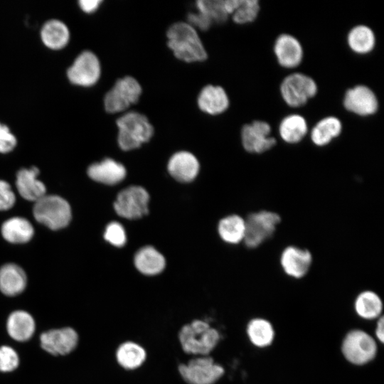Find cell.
Here are the masks:
<instances>
[{
  "instance_id": "d6986e66",
  "label": "cell",
  "mask_w": 384,
  "mask_h": 384,
  "mask_svg": "<svg viewBox=\"0 0 384 384\" xmlns=\"http://www.w3.org/2000/svg\"><path fill=\"white\" fill-rule=\"evenodd\" d=\"M87 174L95 181L114 185L125 178L126 169L122 164L114 159H105L90 165L87 169Z\"/></svg>"
},
{
  "instance_id": "9c48e42d",
  "label": "cell",
  "mask_w": 384,
  "mask_h": 384,
  "mask_svg": "<svg viewBox=\"0 0 384 384\" xmlns=\"http://www.w3.org/2000/svg\"><path fill=\"white\" fill-rule=\"evenodd\" d=\"M149 196L142 187L132 186L120 191L114 203L115 212L127 219H137L148 211Z\"/></svg>"
},
{
  "instance_id": "44dd1931",
  "label": "cell",
  "mask_w": 384,
  "mask_h": 384,
  "mask_svg": "<svg viewBox=\"0 0 384 384\" xmlns=\"http://www.w3.org/2000/svg\"><path fill=\"white\" fill-rule=\"evenodd\" d=\"M35 329V321L33 316L26 311H13L7 319V333L11 338L16 341H28L33 336Z\"/></svg>"
},
{
  "instance_id": "f35d334b",
  "label": "cell",
  "mask_w": 384,
  "mask_h": 384,
  "mask_svg": "<svg viewBox=\"0 0 384 384\" xmlns=\"http://www.w3.org/2000/svg\"><path fill=\"white\" fill-rule=\"evenodd\" d=\"M187 19L189 25L193 28H198L201 31H207L213 24L209 18L198 11V13L188 14Z\"/></svg>"
},
{
  "instance_id": "4316f807",
  "label": "cell",
  "mask_w": 384,
  "mask_h": 384,
  "mask_svg": "<svg viewBox=\"0 0 384 384\" xmlns=\"http://www.w3.org/2000/svg\"><path fill=\"white\" fill-rule=\"evenodd\" d=\"M225 7L233 21L239 24L254 21L260 11L257 0H225Z\"/></svg>"
},
{
  "instance_id": "cb8c5ba5",
  "label": "cell",
  "mask_w": 384,
  "mask_h": 384,
  "mask_svg": "<svg viewBox=\"0 0 384 384\" xmlns=\"http://www.w3.org/2000/svg\"><path fill=\"white\" fill-rule=\"evenodd\" d=\"M41 37L47 47L58 50L67 45L70 39V32L63 22L58 19H51L42 26Z\"/></svg>"
},
{
  "instance_id": "1f68e13d",
  "label": "cell",
  "mask_w": 384,
  "mask_h": 384,
  "mask_svg": "<svg viewBox=\"0 0 384 384\" xmlns=\"http://www.w3.org/2000/svg\"><path fill=\"white\" fill-rule=\"evenodd\" d=\"M247 333L250 341L261 348L270 346L274 336L272 324L263 319L251 320L247 325Z\"/></svg>"
},
{
  "instance_id": "3957f363",
  "label": "cell",
  "mask_w": 384,
  "mask_h": 384,
  "mask_svg": "<svg viewBox=\"0 0 384 384\" xmlns=\"http://www.w3.org/2000/svg\"><path fill=\"white\" fill-rule=\"evenodd\" d=\"M218 332L207 323L196 320L182 327L179 340L187 353L208 355L217 345Z\"/></svg>"
},
{
  "instance_id": "d6a6232c",
  "label": "cell",
  "mask_w": 384,
  "mask_h": 384,
  "mask_svg": "<svg viewBox=\"0 0 384 384\" xmlns=\"http://www.w3.org/2000/svg\"><path fill=\"white\" fill-rule=\"evenodd\" d=\"M146 358L144 349L133 342H125L117 349L118 363L126 369H134L140 366Z\"/></svg>"
},
{
  "instance_id": "30bf717a",
  "label": "cell",
  "mask_w": 384,
  "mask_h": 384,
  "mask_svg": "<svg viewBox=\"0 0 384 384\" xmlns=\"http://www.w3.org/2000/svg\"><path fill=\"white\" fill-rule=\"evenodd\" d=\"M183 378L189 384H213L224 373V369L210 357L190 361L178 367Z\"/></svg>"
},
{
  "instance_id": "4fadbf2b",
  "label": "cell",
  "mask_w": 384,
  "mask_h": 384,
  "mask_svg": "<svg viewBox=\"0 0 384 384\" xmlns=\"http://www.w3.org/2000/svg\"><path fill=\"white\" fill-rule=\"evenodd\" d=\"M78 343V335L71 327L50 329L40 335L41 347L53 356L70 353Z\"/></svg>"
},
{
  "instance_id": "e575fe53",
  "label": "cell",
  "mask_w": 384,
  "mask_h": 384,
  "mask_svg": "<svg viewBox=\"0 0 384 384\" xmlns=\"http://www.w3.org/2000/svg\"><path fill=\"white\" fill-rule=\"evenodd\" d=\"M19 365V357L10 346L0 347V372L8 373L16 370Z\"/></svg>"
},
{
  "instance_id": "8fae6325",
  "label": "cell",
  "mask_w": 384,
  "mask_h": 384,
  "mask_svg": "<svg viewBox=\"0 0 384 384\" xmlns=\"http://www.w3.org/2000/svg\"><path fill=\"white\" fill-rule=\"evenodd\" d=\"M100 73V63L97 57L92 52L85 50L76 57L69 67L67 76L72 83L88 87L97 82Z\"/></svg>"
},
{
  "instance_id": "83f0119b",
  "label": "cell",
  "mask_w": 384,
  "mask_h": 384,
  "mask_svg": "<svg viewBox=\"0 0 384 384\" xmlns=\"http://www.w3.org/2000/svg\"><path fill=\"white\" fill-rule=\"evenodd\" d=\"M33 228L28 220L21 217L11 218L1 227L3 237L12 243H23L31 239Z\"/></svg>"
},
{
  "instance_id": "8d00e7d4",
  "label": "cell",
  "mask_w": 384,
  "mask_h": 384,
  "mask_svg": "<svg viewBox=\"0 0 384 384\" xmlns=\"http://www.w3.org/2000/svg\"><path fill=\"white\" fill-rule=\"evenodd\" d=\"M16 139L9 128L0 122V152L7 153L14 149Z\"/></svg>"
},
{
  "instance_id": "4dcf8cb0",
  "label": "cell",
  "mask_w": 384,
  "mask_h": 384,
  "mask_svg": "<svg viewBox=\"0 0 384 384\" xmlns=\"http://www.w3.org/2000/svg\"><path fill=\"white\" fill-rule=\"evenodd\" d=\"M354 306L357 314L366 319L378 317L383 309L380 297L370 290L361 292L355 300Z\"/></svg>"
},
{
  "instance_id": "ffe728a7",
  "label": "cell",
  "mask_w": 384,
  "mask_h": 384,
  "mask_svg": "<svg viewBox=\"0 0 384 384\" xmlns=\"http://www.w3.org/2000/svg\"><path fill=\"white\" fill-rule=\"evenodd\" d=\"M198 105L208 114H221L229 106L228 96L223 87L209 85L201 90L198 97Z\"/></svg>"
},
{
  "instance_id": "f1b7e54d",
  "label": "cell",
  "mask_w": 384,
  "mask_h": 384,
  "mask_svg": "<svg viewBox=\"0 0 384 384\" xmlns=\"http://www.w3.org/2000/svg\"><path fill=\"white\" fill-rule=\"evenodd\" d=\"M347 43L354 53L360 55L367 54L375 47V36L370 27L366 25H358L348 32Z\"/></svg>"
},
{
  "instance_id": "5b68a950",
  "label": "cell",
  "mask_w": 384,
  "mask_h": 384,
  "mask_svg": "<svg viewBox=\"0 0 384 384\" xmlns=\"http://www.w3.org/2000/svg\"><path fill=\"white\" fill-rule=\"evenodd\" d=\"M36 220L52 230L65 227L71 219L69 203L58 196H44L33 207Z\"/></svg>"
},
{
  "instance_id": "7a4b0ae2",
  "label": "cell",
  "mask_w": 384,
  "mask_h": 384,
  "mask_svg": "<svg viewBox=\"0 0 384 384\" xmlns=\"http://www.w3.org/2000/svg\"><path fill=\"white\" fill-rule=\"evenodd\" d=\"M118 144L124 151L139 147L153 135L154 129L146 117L136 112H130L117 120Z\"/></svg>"
},
{
  "instance_id": "836d02e7",
  "label": "cell",
  "mask_w": 384,
  "mask_h": 384,
  "mask_svg": "<svg viewBox=\"0 0 384 384\" xmlns=\"http://www.w3.org/2000/svg\"><path fill=\"white\" fill-rule=\"evenodd\" d=\"M198 12L205 15L212 23H224L228 14L225 7V0H200L196 1Z\"/></svg>"
},
{
  "instance_id": "7402d4cb",
  "label": "cell",
  "mask_w": 384,
  "mask_h": 384,
  "mask_svg": "<svg viewBox=\"0 0 384 384\" xmlns=\"http://www.w3.org/2000/svg\"><path fill=\"white\" fill-rule=\"evenodd\" d=\"M26 287L24 271L15 264H6L0 268V291L9 297L21 294Z\"/></svg>"
},
{
  "instance_id": "e0dca14e",
  "label": "cell",
  "mask_w": 384,
  "mask_h": 384,
  "mask_svg": "<svg viewBox=\"0 0 384 384\" xmlns=\"http://www.w3.org/2000/svg\"><path fill=\"white\" fill-rule=\"evenodd\" d=\"M168 171L180 182L193 181L199 171V163L196 157L188 151L175 153L168 163Z\"/></svg>"
},
{
  "instance_id": "9a60e30c",
  "label": "cell",
  "mask_w": 384,
  "mask_h": 384,
  "mask_svg": "<svg viewBox=\"0 0 384 384\" xmlns=\"http://www.w3.org/2000/svg\"><path fill=\"white\" fill-rule=\"evenodd\" d=\"M312 261V255L309 250L294 245L286 247L279 257L283 272L295 279L302 278L309 272Z\"/></svg>"
},
{
  "instance_id": "5bb4252c",
  "label": "cell",
  "mask_w": 384,
  "mask_h": 384,
  "mask_svg": "<svg viewBox=\"0 0 384 384\" xmlns=\"http://www.w3.org/2000/svg\"><path fill=\"white\" fill-rule=\"evenodd\" d=\"M343 106L350 112L367 117L377 112L378 100L370 88L363 85H358L346 92Z\"/></svg>"
},
{
  "instance_id": "484cf974",
  "label": "cell",
  "mask_w": 384,
  "mask_h": 384,
  "mask_svg": "<svg viewBox=\"0 0 384 384\" xmlns=\"http://www.w3.org/2000/svg\"><path fill=\"white\" fill-rule=\"evenodd\" d=\"M308 132V125L304 117L292 114L283 118L279 125V134L288 144L301 142Z\"/></svg>"
},
{
  "instance_id": "6da1fadb",
  "label": "cell",
  "mask_w": 384,
  "mask_h": 384,
  "mask_svg": "<svg viewBox=\"0 0 384 384\" xmlns=\"http://www.w3.org/2000/svg\"><path fill=\"white\" fill-rule=\"evenodd\" d=\"M168 46L179 60L198 62L206 59L207 53L197 31L186 22L171 25L166 33Z\"/></svg>"
},
{
  "instance_id": "60d3db41",
  "label": "cell",
  "mask_w": 384,
  "mask_h": 384,
  "mask_svg": "<svg viewBox=\"0 0 384 384\" xmlns=\"http://www.w3.org/2000/svg\"><path fill=\"white\" fill-rule=\"evenodd\" d=\"M375 335L378 340L383 343L384 341V319L383 316L380 317L377 322Z\"/></svg>"
},
{
  "instance_id": "8992f818",
  "label": "cell",
  "mask_w": 384,
  "mask_h": 384,
  "mask_svg": "<svg viewBox=\"0 0 384 384\" xmlns=\"http://www.w3.org/2000/svg\"><path fill=\"white\" fill-rule=\"evenodd\" d=\"M318 90L314 80L301 73H292L284 78L280 93L285 103L291 107L304 105L314 97Z\"/></svg>"
},
{
  "instance_id": "74e56055",
  "label": "cell",
  "mask_w": 384,
  "mask_h": 384,
  "mask_svg": "<svg viewBox=\"0 0 384 384\" xmlns=\"http://www.w3.org/2000/svg\"><path fill=\"white\" fill-rule=\"evenodd\" d=\"M15 203V195L11 186L6 181L0 180V210L11 208Z\"/></svg>"
},
{
  "instance_id": "2e32d148",
  "label": "cell",
  "mask_w": 384,
  "mask_h": 384,
  "mask_svg": "<svg viewBox=\"0 0 384 384\" xmlns=\"http://www.w3.org/2000/svg\"><path fill=\"white\" fill-rule=\"evenodd\" d=\"M274 53L278 63L285 68H294L302 62L304 52L302 44L294 36L283 33L274 44Z\"/></svg>"
},
{
  "instance_id": "7c38bea8",
  "label": "cell",
  "mask_w": 384,
  "mask_h": 384,
  "mask_svg": "<svg viewBox=\"0 0 384 384\" xmlns=\"http://www.w3.org/2000/svg\"><path fill=\"white\" fill-rule=\"evenodd\" d=\"M270 133L271 127L265 121L255 120L245 124L241 130L243 148L252 154H262L270 150L277 142Z\"/></svg>"
},
{
  "instance_id": "603a6c76",
  "label": "cell",
  "mask_w": 384,
  "mask_h": 384,
  "mask_svg": "<svg viewBox=\"0 0 384 384\" xmlns=\"http://www.w3.org/2000/svg\"><path fill=\"white\" fill-rule=\"evenodd\" d=\"M134 262L137 269L146 275L160 273L166 265L164 256L151 246L139 249L135 254Z\"/></svg>"
},
{
  "instance_id": "277c9868",
  "label": "cell",
  "mask_w": 384,
  "mask_h": 384,
  "mask_svg": "<svg viewBox=\"0 0 384 384\" xmlns=\"http://www.w3.org/2000/svg\"><path fill=\"white\" fill-rule=\"evenodd\" d=\"M245 221L243 242L248 248L255 249L274 234L281 218L276 212L262 210L250 213Z\"/></svg>"
},
{
  "instance_id": "f546056e",
  "label": "cell",
  "mask_w": 384,
  "mask_h": 384,
  "mask_svg": "<svg viewBox=\"0 0 384 384\" xmlns=\"http://www.w3.org/2000/svg\"><path fill=\"white\" fill-rule=\"evenodd\" d=\"M218 230L221 239L227 243L236 245L243 242L245 218L236 214L228 215L220 220Z\"/></svg>"
},
{
  "instance_id": "ac0fdd59",
  "label": "cell",
  "mask_w": 384,
  "mask_h": 384,
  "mask_svg": "<svg viewBox=\"0 0 384 384\" xmlns=\"http://www.w3.org/2000/svg\"><path fill=\"white\" fill-rule=\"evenodd\" d=\"M39 170L33 166L23 169L16 175V188L21 196L28 201L36 202L46 196V186L38 179Z\"/></svg>"
},
{
  "instance_id": "52a82bcc",
  "label": "cell",
  "mask_w": 384,
  "mask_h": 384,
  "mask_svg": "<svg viewBox=\"0 0 384 384\" xmlns=\"http://www.w3.org/2000/svg\"><path fill=\"white\" fill-rule=\"evenodd\" d=\"M342 353L351 363L363 365L372 361L377 352L375 340L362 330L350 331L343 339Z\"/></svg>"
},
{
  "instance_id": "ab89813d",
  "label": "cell",
  "mask_w": 384,
  "mask_h": 384,
  "mask_svg": "<svg viewBox=\"0 0 384 384\" xmlns=\"http://www.w3.org/2000/svg\"><path fill=\"white\" fill-rule=\"evenodd\" d=\"M101 2V0H80L78 4L83 11L92 13L99 8Z\"/></svg>"
},
{
  "instance_id": "d4e9b609",
  "label": "cell",
  "mask_w": 384,
  "mask_h": 384,
  "mask_svg": "<svg viewBox=\"0 0 384 384\" xmlns=\"http://www.w3.org/2000/svg\"><path fill=\"white\" fill-rule=\"evenodd\" d=\"M342 131L340 119L334 116L326 117L320 119L311 129V139L318 146L329 144L338 137Z\"/></svg>"
},
{
  "instance_id": "d590c367",
  "label": "cell",
  "mask_w": 384,
  "mask_h": 384,
  "mask_svg": "<svg viewBox=\"0 0 384 384\" xmlns=\"http://www.w3.org/2000/svg\"><path fill=\"white\" fill-rule=\"evenodd\" d=\"M104 238L116 247H122L127 242L125 230L123 226L117 222H112L107 225Z\"/></svg>"
},
{
  "instance_id": "ba28073f",
  "label": "cell",
  "mask_w": 384,
  "mask_h": 384,
  "mask_svg": "<svg viewBox=\"0 0 384 384\" xmlns=\"http://www.w3.org/2000/svg\"><path fill=\"white\" fill-rule=\"evenodd\" d=\"M141 93V85L134 78L126 76L119 79L105 95V108L110 113L124 111L138 101Z\"/></svg>"
}]
</instances>
